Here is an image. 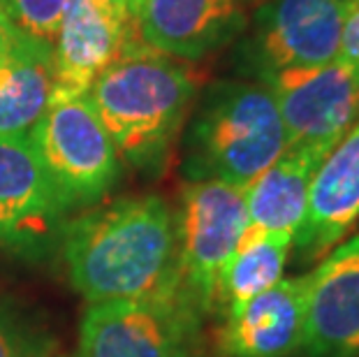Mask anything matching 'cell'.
Wrapping results in <instances>:
<instances>
[{
  "mask_svg": "<svg viewBox=\"0 0 359 357\" xmlns=\"http://www.w3.org/2000/svg\"><path fill=\"white\" fill-rule=\"evenodd\" d=\"M63 260L88 304L179 295L174 209L135 195L83 211L63 230Z\"/></svg>",
  "mask_w": 359,
  "mask_h": 357,
  "instance_id": "obj_1",
  "label": "cell"
},
{
  "mask_svg": "<svg viewBox=\"0 0 359 357\" xmlns=\"http://www.w3.org/2000/svg\"><path fill=\"white\" fill-rule=\"evenodd\" d=\"M200 90L188 60L133 40L88 88V102L123 161L154 167L179 137Z\"/></svg>",
  "mask_w": 359,
  "mask_h": 357,
  "instance_id": "obj_2",
  "label": "cell"
},
{
  "mask_svg": "<svg viewBox=\"0 0 359 357\" xmlns=\"http://www.w3.org/2000/svg\"><path fill=\"white\" fill-rule=\"evenodd\" d=\"M183 140L190 181L246 188L287 149L276 100L264 83L225 79L197 93Z\"/></svg>",
  "mask_w": 359,
  "mask_h": 357,
  "instance_id": "obj_3",
  "label": "cell"
},
{
  "mask_svg": "<svg viewBox=\"0 0 359 357\" xmlns=\"http://www.w3.org/2000/svg\"><path fill=\"white\" fill-rule=\"evenodd\" d=\"M177 216V288L197 316L218 314V285L243 230L246 188L225 181H190Z\"/></svg>",
  "mask_w": 359,
  "mask_h": 357,
  "instance_id": "obj_4",
  "label": "cell"
},
{
  "mask_svg": "<svg viewBox=\"0 0 359 357\" xmlns=\"http://www.w3.org/2000/svg\"><path fill=\"white\" fill-rule=\"evenodd\" d=\"M30 140L65 211L93 207L116 184L121 156L86 95L51 97Z\"/></svg>",
  "mask_w": 359,
  "mask_h": 357,
  "instance_id": "obj_5",
  "label": "cell"
},
{
  "mask_svg": "<svg viewBox=\"0 0 359 357\" xmlns=\"http://www.w3.org/2000/svg\"><path fill=\"white\" fill-rule=\"evenodd\" d=\"M200 323L179 295L88 304L79 357H193Z\"/></svg>",
  "mask_w": 359,
  "mask_h": 357,
  "instance_id": "obj_6",
  "label": "cell"
},
{
  "mask_svg": "<svg viewBox=\"0 0 359 357\" xmlns=\"http://www.w3.org/2000/svg\"><path fill=\"white\" fill-rule=\"evenodd\" d=\"M276 100L287 147L334 149L359 121V67L334 58L259 79Z\"/></svg>",
  "mask_w": 359,
  "mask_h": 357,
  "instance_id": "obj_7",
  "label": "cell"
},
{
  "mask_svg": "<svg viewBox=\"0 0 359 357\" xmlns=\"http://www.w3.org/2000/svg\"><path fill=\"white\" fill-rule=\"evenodd\" d=\"M353 0H264L253 14L246 60L257 79L339 56Z\"/></svg>",
  "mask_w": 359,
  "mask_h": 357,
  "instance_id": "obj_8",
  "label": "cell"
},
{
  "mask_svg": "<svg viewBox=\"0 0 359 357\" xmlns=\"http://www.w3.org/2000/svg\"><path fill=\"white\" fill-rule=\"evenodd\" d=\"M65 214L30 135L0 137V246L37 253L60 232Z\"/></svg>",
  "mask_w": 359,
  "mask_h": 357,
  "instance_id": "obj_9",
  "label": "cell"
},
{
  "mask_svg": "<svg viewBox=\"0 0 359 357\" xmlns=\"http://www.w3.org/2000/svg\"><path fill=\"white\" fill-rule=\"evenodd\" d=\"M306 357H359V232L334 246L309 274Z\"/></svg>",
  "mask_w": 359,
  "mask_h": 357,
  "instance_id": "obj_10",
  "label": "cell"
},
{
  "mask_svg": "<svg viewBox=\"0 0 359 357\" xmlns=\"http://www.w3.org/2000/svg\"><path fill=\"white\" fill-rule=\"evenodd\" d=\"M250 5L253 0H144L135 28L144 44L190 63L239 37Z\"/></svg>",
  "mask_w": 359,
  "mask_h": 357,
  "instance_id": "obj_11",
  "label": "cell"
},
{
  "mask_svg": "<svg viewBox=\"0 0 359 357\" xmlns=\"http://www.w3.org/2000/svg\"><path fill=\"white\" fill-rule=\"evenodd\" d=\"M359 223V121L325 156L311 184L309 207L292 248L304 262H318L353 234Z\"/></svg>",
  "mask_w": 359,
  "mask_h": 357,
  "instance_id": "obj_12",
  "label": "cell"
},
{
  "mask_svg": "<svg viewBox=\"0 0 359 357\" xmlns=\"http://www.w3.org/2000/svg\"><path fill=\"white\" fill-rule=\"evenodd\" d=\"M137 37L130 19L102 10L93 0H65L53 37V97L86 95L93 81Z\"/></svg>",
  "mask_w": 359,
  "mask_h": 357,
  "instance_id": "obj_13",
  "label": "cell"
},
{
  "mask_svg": "<svg viewBox=\"0 0 359 357\" xmlns=\"http://www.w3.org/2000/svg\"><path fill=\"white\" fill-rule=\"evenodd\" d=\"M309 278L283 276L248 302L225 314L220 357H290L302 351L306 328Z\"/></svg>",
  "mask_w": 359,
  "mask_h": 357,
  "instance_id": "obj_14",
  "label": "cell"
},
{
  "mask_svg": "<svg viewBox=\"0 0 359 357\" xmlns=\"http://www.w3.org/2000/svg\"><path fill=\"white\" fill-rule=\"evenodd\" d=\"M330 149L292 144L246 186L248 225L294 237L306 216L311 184Z\"/></svg>",
  "mask_w": 359,
  "mask_h": 357,
  "instance_id": "obj_15",
  "label": "cell"
},
{
  "mask_svg": "<svg viewBox=\"0 0 359 357\" xmlns=\"http://www.w3.org/2000/svg\"><path fill=\"white\" fill-rule=\"evenodd\" d=\"M53 88V44L24 33L0 65V137L30 135L49 109Z\"/></svg>",
  "mask_w": 359,
  "mask_h": 357,
  "instance_id": "obj_16",
  "label": "cell"
},
{
  "mask_svg": "<svg viewBox=\"0 0 359 357\" xmlns=\"http://www.w3.org/2000/svg\"><path fill=\"white\" fill-rule=\"evenodd\" d=\"M292 234L246 227L227 260L218 285V314L236 309L266 288L276 285L292 253Z\"/></svg>",
  "mask_w": 359,
  "mask_h": 357,
  "instance_id": "obj_17",
  "label": "cell"
},
{
  "mask_svg": "<svg viewBox=\"0 0 359 357\" xmlns=\"http://www.w3.org/2000/svg\"><path fill=\"white\" fill-rule=\"evenodd\" d=\"M63 5L65 0H0V12L21 33L53 44Z\"/></svg>",
  "mask_w": 359,
  "mask_h": 357,
  "instance_id": "obj_18",
  "label": "cell"
},
{
  "mask_svg": "<svg viewBox=\"0 0 359 357\" xmlns=\"http://www.w3.org/2000/svg\"><path fill=\"white\" fill-rule=\"evenodd\" d=\"M0 357H37L26 337H21L17 325L0 314Z\"/></svg>",
  "mask_w": 359,
  "mask_h": 357,
  "instance_id": "obj_19",
  "label": "cell"
},
{
  "mask_svg": "<svg viewBox=\"0 0 359 357\" xmlns=\"http://www.w3.org/2000/svg\"><path fill=\"white\" fill-rule=\"evenodd\" d=\"M336 58L359 67V0H353V7H350V12H348L346 28H343V37H341V47H339V56Z\"/></svg>",
  "mask_w": 359,
  "mask_h": 357,
  "instance_id": "obj_20",
  "label": "cell"
},
{
  "mask_svg": "<svg viewBox=\"0 0 359 357\" xmlns=\"http://www.w3.org/2000/svg\"><path fill=\"white\" fill-rule=\"evenodd\" d=\"M21 35H24V33H21L19 28H14L10 21H7L5 14L0 12V65L10 58L14 47H17L19 40H21Z\"/></svg>",
  "mask_w": 359,
  "mask_h": 357,
  "instance_id": "obj_21",
  "label": "cell"
},
{
  "mask_svg": "<svg viewBox=\"0 0 359 357\" xmlns=\"http://www.w3.org/2000/svg\"><path fill=\"white\" fill-rule=\"evenodd\" d=\"M97 7H102V10L116 14L121 19H130V12H128V0H93ZM133 21V19H130Z\"/></svg>",
  "mask_w": 359,
  "mask_h": 357,
  "instance_id": "obj_22",
  "label": "cell"
},
{
  "mask_svg": "<svg viewBox=\"0 0 359 357\" xmlns=\"http://www.w3.org/2000/svg\"><path fill=\"white\" fill-rule=\"evenodd\" d=\"M142 5H144V0H128V12H130V19H133V24H135L137 14H140V10H142Z\"/></svg>",
  "mask_w": 359,
  "mask_h": 357,
  "instance_id": "obj_23",
  "label": "cell"
},
{
  "mask_svg": "<svg viewBox=\"0 0 359 357\" xmlns=\"http://www.w3.org/2000/svg\"><path fill=\"white\" fill-rule=\"evenodd\" d=\"M72 357H79V355H72Z\"/></svg>",
  "mask_w": 359,
  "mask_h": 357,
  "instance_id": "obj_24",
  "label": "cell"
}]
</instances>
